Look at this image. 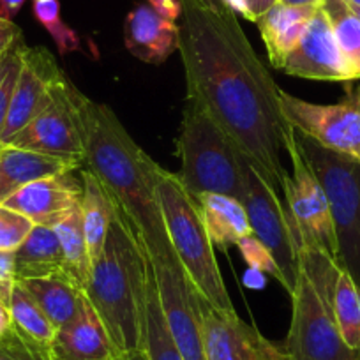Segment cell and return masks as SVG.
Segmentation results:
<instances>
[{
    "instance_id": "1",
    "label": "cell",
    "mask_w": 360,
    "mask_h": 360,
    "mask_svg": "<svg viewBox=\"0 0 360 360\" xmlns=\"http://www.w3.org/2000/svg\"><path fill=\"white\" fill-rule=\"evenodd\" d=\"M179 51L188 96L198 99L281 195L288 175L283 155L290 126L279 110V89L221 0H180ZM283 198V196H281Z\"/></svg>"
},
{
    "instance_id": "2",
    "label": "cell",
    "mask_w": 360,
    "mask_h": 360,
    "mask_svg": "<svg viewBox=\"0 0 360 360\" xmlns=\"http://www.w3.org/2000/svg\"><path fill=\"white\" fill-rule=\"evenodd\" d=\"M83 162L99 179L150 259L179 263L155 196L159 165L131 138L110 106L75 92Z\"/></svg>"
},
{
    "instance_id": "3",
    "label": "cell",
    "mask_w": 360,
    "mask_h": 360,
    "mask_svg": "<svg viewBox=\"0 0 360 360\" xmlns=\"http://www.w3.org/2000/svg\"><path fill=\"white\" fill-rule=\"evenodd\" d=\"M148 274L150 258L143 244L117 212L83 290L117 355L143 348Z\"/></svg>"
},
{
    "instance_id": "4",
    "label": "cell",
    "mask_w": 360,
    "mask_h": 360,
    "mask_svg": "<svg viewBox=\"0 0 360 360\" xmlns=\"http://www.w3.org/2000/svg\"><path fill=\"white\" fill-rule=\"evenodd\" d=\"M176 150L179 179L195 198L217 193L244 198V172L249 159L198 99L188 96Z\"/></svg>"
},
{
    "instance_id": "5",
    "label": "cell",
    "mask_w": 360,
    "mask_h": 360,
    "mask_svg": "<svg viewBox=\"0 0 360 360\" xmlns=\"http://www.w3.org/2000/svg\"><path fill=\"white\" fill-rule=\"evenodd\" d=\"M155 196L169 244L188 281L217 309L235 311L198 200L184 188L179 175L161 166L155 175Z\"/></svg>"
},
{
    "instance_id": "6",
    "label": "cell",
    "mask_w": 360,
    "mask_h": 360,
    "mask_svg": "<svg viewBox=\"0 0 360 360\" xmlns=\"http://www.w3.org/2000/svg\"><path fill=\"white\" fill-rule=\"evenodd\" d=\"M293 131L307 165L327 195L339 269L353 279L360 292V161L328 150Z\"/></svg>"
},
{
    "instance_id": "7",
    "label": "cell",
    "mask_w": 360,
    "mask_h": 360,
    "mask_svg": "<svg viewBox=\"0 0 360 360\" xmlns=\"http://www.w3.org/2000/svg\"><path fill=\"white\" fill-rule=\"evenodd\" d=\"M286 155L292 162L293 172L283 179L281 196L297 248L299 251H323L338 263V248L327 195L304 158L293 127L286 138Z\"/></svg>"
},
{
    "instance_id": "8",
    "label": "cell",
    "mask_w": 360,
    "mask_h": 360,
    "mask_svg": "<svg viewBox=\"0 0 360 360\" xmlns=\"http://www.w3.org/2000/svg\"><path fill=\"white\" fill-rule=\"evenodd\" d=\"M290 297L292 321L281 345L290 360H360V352L342 341L330 306L302 269Z\"/></svg>"
},
{
    "instance_id": "9",
    "label": "cell",
    "mask_w": 360,
    "mask_h": 360,
    "mask_svg": "<svg viewBox=\"0 0 360 360\" xmlns=\"http://www.w3.org/2000/svg\"><path fill=\"white\" fill-rule=\"evenodd\" d=\"M346 85V96L334 105L304 101L279 89V110L293 129L328 150L360 161V83Z\"/></svg>"
},
{
    "instance_id": "10",
    "label": "cell",
    "mask_w": 360,
    "mask_h": 360,
    "mask_svg": "<svg viewBox=\"0 0 360 360\" xmlns=\"http://www.w3.org/2000/svg\"><path fill=\"white\" fill-rule=\"evenodd\" d=\"M242 203L248 212L252 235L274 256L281 272V285L292 295L299 279V248L293 237L292 224L286 216L285 202L262 179L248 161L244 172V198Z\"/></svg>"
},
{
    "instance_id": "11",
    "label": "cell",
    "mask_w": 360,
    "mask_h": 360,
    "mask_svg": "<svg viewBox=\"0 0 360 360\" xmlns=\"http://www.w3.org/2000/svg\"><path fill=\"white\" fill-rule=\"evenodd\" d=\"M76 86L62 72L44 108L8 145L83 162V138L75 101Z\"/></svg>"
},
{
    "instance_id": "12",
    "label": "cell",
    "mask_w": 360,
    "mask_h": 360,
    "mask_svg": "<svg viewBox=\"0 0 360 360\" xmlns=\"http://www.w3.org/2000/svg\"><path fill=\"white\" fill-rule=\"evenodd\" d=\"M207 360H290L283 346L269 341L237 311H223L195 290Z\"/></svg>"
},
{
    "instance_id": "13",
    "label": "cell",
    "mask_w": 360,
    "mask_h": 360,
    "mask_svg": "<svg viewBox=\"0 0 360 360\" xmlns=\"http://www.w3.org/2000/svg\"><path fill=\"white\" fill-rule=\"evenodd\" d=\"M158 283L162 313L173 342L184 360H207L202 323L195 288L186 278L180 263L150 259Z\"/></svg>"
},
{
    "instance_id": "14",
    "label": "cell",
    "mask_w": 360,
    "mask_h": 360,
    "mask_svg": "<svg viewBox=\"0 0 360 360\" xmlns=\"http://www.w3.org/2000/svg\"><path fill=\"white\" fill-rule=\"evenodd\" d=\"M279 71L314 82L352 83V76L332 32L330 22L320 6Z\"/></svg>"
},
{
    "instance_id": "15",
    "label": "cell",
    "mask_w": 360,
    "mask_h": 360,
    "mask_svg": "<svg viewBox=\"0 0 360 360\" xmlns=\"http://www.w3.org/2000/svg\"><path fill=\"white\" fill-rule=\"evenodd\" d=\"M62 72L64 71L58 68L57 60L48 48L25 46L8 120L2 131L4 147L44 108L50 98L51 86Z\"/></svg>"
},
{
    "instance_id": "16",
    "label": "cell",
    "mask_w": 360,
    "mask_h": 360,
    "mask_svg": "<svg viewBox=\"0 0 360 360\" xmlns=\"http://www.w3.org/2000/svg\"><path fill=\"white\" fill-rule=\"evenodd\" d=\"M79 198L82 179L76 176L75 172H68L29 182L0 205L23 214L32 219L34 224L53 226L71 210L79 207Z\"/></svg>"
},
{
    "instance_id": "17",
    "label": "cell",
    "mask_w": 360,
    "mask_h": 360,
    "mask_svg": "<svg viewBox=\"0 0 360 360\" xmlns=\"http://www.w3.org/2000/svg\"><path fill=\"white\" fill-rule=\"evenodd\" d=\"M124 44L138 60L162 64L179 50V25L162 18L148 4H138L124 22Z\"/></svg>"
},
{
    "instance_id": "18",
    "label": "cell",
    "mask_w": 360,
    "mask_h": 360,
    "mask_svg": "<svg viewBox=\"0 0 360 360\" xmlns=\"http://www.w3.org/2000/svg\"><path fill=\"white\" fill-rule=\"evenodd\" d=\"M117 355L101 318L85 300L82 311L55 334L50 360H112Z\"/></svg>"
},
{
    "instance_id": "19",
    "label": "cell",
    "mask_w": 360,
    "mask_h": 360,
    "mask_svg": "<svg viewBox=\"0 0 360 360\" xmlns=\"http://www.w3.org/2000/svg\"><path fill=\"white\" fill-rule=\"evenodd\" d=\"M82 162L68 158L46 155L6 145L0 148V203L29 182L44 176L76 172L82 169Z\"/></svg>"
},
{
    "instance_id": "20",
    "label": "cell",
    "mask_w": 360,
    "mask_h": 360,
    "mask_svg": "<svg viewBox=\"0 0 360 360\" xmlns=\"http://www.w3.org/2000/svg\"><path fill=\"white\" fill-rule=\"evenodd\" d=\"M316 9L318 6H286L278 2L259 16L256 25L262 34L270 64L276 69L283 68Z\"/></svg>"
},
{
    "instance_id": "21",
    "label": "cell",
    "mask_w": 360,
    "mask_h": 360,
    "mask_svg": "<svg viewBox=\"0 0 360 360\" xmlns=\"http://www.w3.org/2000/svg\"><path fill=\"white\" fill-rule=\"evenodd\" d=\"M79 179H82L79 214H82L90 259L96 262L105 248L106 237H108L110 226L115 219L117 210L112 196L89 168L79 169Z\"/></svg>"
},
{
    "instance_id": "22",
    "label": "cell",
    "mask_w": 360,
    "mask_h": 360,
    "mask_svg": "<svg viewBox=\"0 0 360 360\" xmlns=\"http://www.w3.org/2000/svg\"><path fill=\"white\" fill-rule=\"evenodd\" d=\"M196 200L214 245H237L242 238L252 235L248 212L240 200L217 193H207Z\"/></svg>"
},
{
    "instance_id": "23",
    "label": "cell",
    "mask_w": 360,
    "mask_h": 360,
    "mask_svg": "<svg viewBox=\"0 0 360 360\" xmlns=\"http://www.w3.org/2000/svg\"><path fill=\"white\" fill-rule=\"evenodd\" d=\"M16 281L22 279L64 276L62 248L57 231L51 226L36 224L27 240L15 252Z\"/></svg>"
},
{
    "instance_id": "24",
    "label": "cell",
    "mask_w": 360,
    "mask_h": 360,
    "mask_svg": "<svg viewBox=\"0 0 360 360\" xmlns=\"http://www.w3.org/2000/svg\"><path fill=\"white\" fill-rule=\"evenodd\" d=\"M18 283L30 293L57 330L82 311L86 300L83 290L64 276L22 279Z\"/></svg>"
},
{
    "instance_id": "25",
    "label": "cell",
    "mask_w": 360,
    "mask_h": 360,
    "mask_svg": "<svg viewBox=\"0 0 360 360\" xmlns=\"http://www.w3.org/2000/svg\"><path fill=\"white\" fill-rule=\"evenodd\" d=\"M9 309H11L13 325L18 332L20 338L37 353L43 360H50L51 342H53L57 328L53 327L46 314L43 313L36 300L30 297V293L20 285L15 283L9 300Z\"/></svg>"
},
{
    "instance_id": "26",
    "label": "cell",
    "mask_w": 360,
    "mask_h": 360,
    "mask_svg": "<svg viewBox=\"0 0 360 360\" xmlns=\"http://www.w3.org/2000/svg\"><path fill=\"white\" fill-rule=\"evenodd\" d=\"M51 228L57 231L58 240H60L65 278L82 290H85L90 279L92 259H90L89 245H86L85 231H83L79 207L71 210L68 216L62 217Z\"/></svg>"
},
{
    "instance_id": "27",
    "label": "cell",
    "mask_w": 360,
    "mask_h": 360,
    "mask_svg": "<svg viewBox=\"0 0 360 360\" xmlns=\"http://www.w3.org/2000/svg\"><path fill=\"white\" fill-rule=\"evenodd\" d=\"M338 46L353 82H360V18L346 0H321Z\"/></svg>"
},
{
    "instance_id": "28",
    "label": "cell",
    "mask_w": 360,
    "mask_h": 360,
    "mask_svg": "<svg viewBox=\"0 0 360 360\" xmlns=\"http://www.w3.org/2000/svg\"><path fill=\"white\" fill-rule=\"evenodd\" d=\"M143 352L148 360H184L179 348L173 342L166 323L165 313L159 299L158 283H155L154 269L150 263L147 286V309H145V332H143Z\"/></svg>"
},
{
    "instance_id": "29",
    "label": "cell",
    "mask_w": 360,
    "mask_h": 360,
    "mask_svg": "<svg viewBox=\"0 0 360 360\" xmlns=\"http://www.w3.org/2000/svg\"><path fill=\"white\" fill-rule=\"evenodd\" d=\"M330 309L342 341L360 352V292L353 279L341 270L330 297Z\"/></svg>"
},
{
    "instance_id": "30",
    "label": "cell",
    "mask_w": 360,
    "mask_h": 360,
    "mask_svg": "<svg viewBox=\"0 0 360 360\" xmlns=\"http://www.w3.org/2000/svg\"><path fill=\"white\" fill-rule=\"evenodd\" d=\"M32 13L37 22L48 30L51 39L55 41L58 53L68 55L82 50L79 36L62 20L58 0H32Z\"/></svg>"
},
{
    "instance_id": "31",
    "label": "cell",
    "mask_w": 360,
    "mask_h": 360,
    "mask_svg": "<svg viewBox=\"0 0 360 360\" xmlns=\"http://www.w3.org/2000/svg\"><path fill=\"white\" fill-rule=\"evenodd\" d=\"M25 46L27 44L22 37L15 46L9 48L4 55H0V148L4 147L2 145V131H4L6 120H8L9 106H11L20 69H22V57Z\"/></svg>"
},
{
    "instance_id": "32",
    "label": "cell",
    "mask_w": 360,
    "mask_h": 360,
    "mask_svg": "<svg viewBox=\"0 0 360 360\" xmlns=\"http://www.w3.org/2000/svg\"><path fill=\"white\" fill-rule=\"evenodd\" d=\"M34 221L23 214L0 205V251L16 252L34 230Z\"/></svg>"
},
{
    "instance_id": "33",
    "label": "cell",
    "mask_w": 360,
    "mask_h": 360,
    "mask_svg": "<svg viewBox=\"0 0 360 360\" xmlns=\"http://www.w3.org/2000/svg\"><path fill=\"white\" fill-rule=\"evenodd\" d=\"M237 248L240 249L242 258L245 259L249 266L256 272H263V274L274 276L278 281H281V272H279V266L276 263L274 256L270 255L269 249L255 237V235H249L244 237L237 244Z\"/></svg>"
},
{
    "instance_id": "34",
    "label": "cell",
    "mask_w": 360,
    "mask_h": 360,
    "mask_svg": "<svg viewBox=\"0 0 360 360\" xmlns=\"http://www.w3.org/2000/svg\"><path fill=\"white\" fill-rule=\"evenodd\" d=\"M0 360H43L22 338L13 332L9 338L0 341Z\"/></svg>"
},
{
    "instance_id": "35",
    "label": "cell",
    "mask_w": 360,
    "mask_h": 360,
    "mask_svg": "<svg viewBox=\"0 0 360 360\" xmlns=\"http://www.w3.org/2000/svg\"><path fill=\"white\" fill-rule=\"evenodd\" d=\"M16 283L15 252L0 251V302L9 306L13 286Z\"/></svg>"
},
{
    "instance_id": "36",
    "label": "cell",
    "mask_w": 360,
    "mask_h": 360,
    "mask_svg": "<svg viewBox=\"0 0 360 360\" xmlns=\"http://www.w3.org/2000/svg\"><path fill=\"white\" fill-rule=\"evenodd\" d=\"M23 37L22 30L13 20L0 18V55H4Z\"/></svg>"
},
{
    "instance_id": "37",
    "label": "cell",
    "mask_w": 360,
    "mask_h": 360,
    "mask_svg": "<svg viewBox=\"0 0 360 360\" xmlns=\"http://www.w3.org/2000/svg\"><path fill=\"white\" fill-rule=\"evenodd\" d=\"M147 4L155 13H159L162 18L172 20V22H176L180 18V13H182L180 0H147Z\"/></svg>"
},
{
    "instance_id": "38",
    "label": "cell",
    "mask_w": 360,
    "mask_h": 360,
    "mask_svg": "<svg viewBox=\"0 0 360 360\" xmlns=\"http://www.w3.org/2000/svg\"><path fill=\"white\" fill-rule=\"evenodd\" d=\"M15 332V325H13V316L11 309H9L8 304L0 302V341Z\"/></svg>"
},
{
    "instance_id": "39",
    "label": "cell",
    "mask_w": 360,
    "mask_h": 360,
    "mask_svg": "<svg viewBox=\"0 0 360 360\" xmlns=\"http://www.w3.org/2000/svg\"><path fill=\"white\" fill-rule=\"evenodd\" d=\"M248 2L249 15H251V22H258L259 16L265 15L272 6L278 4V0H245Z\"/></svg>"
},
{
    "instance_id": "40",
    "label": "cell",
    "mask_w": 360,
    "mask_h": 360,
    "mask_svg": "<svg viewBox=\"0 0 360 360\" xmlns=\"http://www.w3.org/2000/svg\"><path fill=\"white\" fill-rule=\"evenodd\" d=\"M25 2L27 0H0V18L13 20L22 11Z\"/></svg>"
},
{
    "instance_id": "41",
    "label": "cell",
    "mask_w": 360,
    "mask_h": 360,
    "mask_svg": "<svg viewBox=\"0 0 360 360\" xmlns=\"http://www.w3.org/2000/svg\"><path fill=\"white\" fill-rule=\"evenodd\" d=\"M228 9H230L233 15H240L242 18L249 20L251 22V15H249V9H248V2L245 0H221Z\"/></svg>"
},
{
    "instance_id": "42",
    "label": "cell",
    "mask_w": 360,
    "mask_h": 360,
    "mask_svg": "<svg viewBox=\"0 0 360 360\" xmlns=\"http://www.w3.org/2000/svg\"><path fill=\"white\" fill-rule=\"evenodd\" d=\"M112 360H148V359L147 355H145L143 348H141V349H134V352L119 353V355L113 356Z\"/></svg>"
},
{
    "instance_id": "43",
    "label": "cell",
    "mask_w": 360,
    "mask_h": 360,
    "mask_svg": "<svg viewBox=\"0 0 360 360\" xmlns=\"http://www.w3.org/2000/svg\"><path fill=\"white\" fill-rule=\"evenodd\" d=\"M278 2L286 6H320L321 0H278Z\"/></svg>"
},
{
    "instance_id": "44",
    "label": "cell",
    "mask_w": 360,
    "mask_h": 360,
    "mask_svg": "<svg viewBox=\"0 0 360 360\" xmlns=\"http://www.w3.org/2000/svg\"><path fill=\"white\" fill-rule=\"evenodd\" d=\"M349 6H353V8H360V0H346Z\"/></svg>"
},
{
    "instance_id": "45",
    "label": "cell",
    "mask_w": 360,
    "mask_h": 360,
    "mask_svg": "<svg viewBox=\"0 0 360 360\" xmlns=\"http://www.w3.org/2000/svg\"><path fill=\"white\" fill-rule=\"evenodd\" d=\"M352 9L356 13V16H359V18H360V8H353V6H352Z\"/></svg>"
}]
</instances>
